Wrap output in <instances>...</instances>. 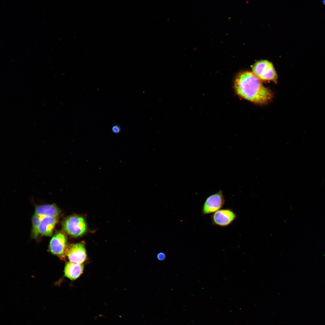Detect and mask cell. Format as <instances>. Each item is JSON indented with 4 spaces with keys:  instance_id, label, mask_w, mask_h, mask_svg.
I'll return each mask as SVG.
<instances>
[{
    "instance_id": "8fae6325",
    "label": "cell",
    "mask_w": 325,
    "mask_h": 325,
    "mask_svg": "<svg viewBox=\"0 0 325 325\" xmlns=\"http://www.w3.org/2000/svg\"><path fill=\"white\" fill-rule=\"evenodd\" d=\"M42 217L34 213L32 218L31 235L33 238H36L39 235V226Z\"/></svg>"
},
{
    "instance_id": "ba28073f",
    "label": "cell",
    "mask_w": 325,
    "mask_h": 325,
    "mask_svg": "<svg viewBox=\"0 0 325 325\" xmlns=\"http://www.w3.org/2000/svg\"><path fill=\"white\" fill-rule=\"evenodd\" d=\"M58 220V217H42L39 227V234L51 236Z\"/></svg>"
},
{
    "instance_id": "3957f363",
    "label": "cell",
    "mask_w": 325,
    "mask_h": 325,
    "mask_svg": "<svg viewBox=\"0 0 325 325\" xmlns=\"http://www.w3.org/2000/svg\"><path fill=\"white\" fill-rule=\"evenodd\" d=\"M62 224L63 228L65 231L74 237L83 235L87 229L84 218L78 215H73L67 217L63 221Z\"/></svg>"
},
{
    "instance_id": "5bb4252c",
    "label": "cell",
    "mask_w": 325,
    "mask_h": 325,
    "mask_svg": "<svg viewBox=\"0 0 325 325\" xmlns=\"http://www.w3.org/2000/svg\"><path fill=\"white\" fill-rule=\"evenodd\" d=\"M322 3L323 5H325V0L322 1Z\"/></svg>"
},
{
    "instance_id": "8992f818",
    "label": "cell",
    "mask_w": 325,
    "mask_h": 325,
    "mask_svg": "<svg viewBox=\"0 0 325 325\" xmlns=\"http://www.w3.org/2000/svg\"><path fill=\"white\" fill-rule=\"evenodd\" d=\"M65 254L70 262L82 264L86 259V250L82 243L70 245L67 248Z\"/></svg>"
},
{
    "instance_id": "277c9868",
    "label": "cell",
    "mask_w": 325,
    "mask_h": 325,
    "mask_svg": "<svg viewBox=\"0 0 325 325\" xmlns=\"http://www.w3.org/2000/svg\"><path fill=\"white\" fill-rule=\"evenodd\" d=\"M225 201L221 190L209 196L206 199L203 205V214L205 215L213 213L221 209L224 205Z\"/></svg>"
},
{
    "instance_id": "9c48e42d",
    "label": "cell",
    "mask_w": 325,
    "mask_h": 325,
    "mask_svg": "<svg viewBox=\"0 0 325 325\" xmlns=\"http://www.w3.org/2000/svg\"><path fill=\"white\" fill-rule=\"evenodd\" d=\"M60 211L57 206L54 204H45L36 206L35 214L42 217H58Z\"/></svg>"
},
{
    "instance_id": "5b68a950",
    "label": "cell",
    "mask_w": 325,
    "mask_h": 325,
    "mask_svg": "<svg viewBox=\"0 0 325 325\" xmlns=\"http://www.w3.org/2000/svg\"><path fill=\"white\" fill-rule=\"evenodd\" d=\"M235 213L231 209H220L214 213L211 219L214 225L221 227H226L231 224L236 219Z\"/></svg>"
},
{
    "instance_id": "7c38bea8",
    "label": "cell",
    "mask_w": 325,
    "mask_h": 325,
    "mask_svg": "<svg viewBox=\"0 0 325 325\" xmlns=\"http://www.w3.org/2000/svg\"><path fill=\"white\" fill-rule=\"evenodd\" d=\"M112 132L116 134H118L120 132L121 128L118 125L113 126L112 129Z\"/></svg>"
},
{
    "instance_id": "30bf717a",
    "label": "cell",
    "mask_w": 325,
    "mask_h": 325,
    "mask_svg": "<svg viewBox=\"0 0 325 325\" xmlns=\"http://www.w3.org/2000/svg\"><path fill=\"white\" fill-rule=\"evenodd\" d=\"M83 268V265L82 264L68 262L64 268L65 276L71 280H75L81 274Z\"/></svg>"
},
{
    "instance_id": "6da1fadb",
    "label": "cell",
    "mask_w": 325,
    "mask_h": 325,
    "mask_svg": "<svg viewBox=\"0 0 325 325\" xmlns=\"http://www.w3.org/2000/svg\"><path fill=\"white\" fill-rule=\"evenodd\" d=\"M234 84L237 95L254 104L265 105L273 99V94L271 90L265 87L252 72L245 71L239 73Z\"/></svg>"
},
{
    "instance_id": "52a82bcc",
    "label": "cell",
    "mask_w": 325,
    "mask_h": 325,
    "mask_svg": "<svg viewBox=\"0 0 325 325\" xmlns=\"http://www.w3.org/2000/svg\"><path fill=\"white\" fill-rule=\"evenodd\" d=\"M67 239L62 232H59L55 234L50 240L49 248L53 254L62 256L65 253L67 249Z\"/></svg>"
},
{
    "instance_id": "4fadbf2b",
    "label": "cell",
    "mask_w": 325,
    "mask_h": 325,
    "mask_svg": "<svg viewBox=\"0 0 325 325\" xmlns=\"http://www.w3.org/2000/svg\"><path fill=\"white\" fill-rule=\"evenodd\" d=\"M157 258L159 260L162 261L166 258V255L163 252H159L157 255Z\"/></svg>"
},
{
    "instance_id": "7a4b0ae2",
    "label": "cell",
    "mask_w": 325,
    "mask_h": 325,
    "mask_svg": "<svg viewBox=\"0 0 325 325\" xmlns=\"http://www.w3.org/2000/svg\"><path fill=\"white\" fill-rule=\"evenodd\" d=\"M252 72L262 81H272L276 84L278 76L272 63L266 60L255 62L252 67Z\"/></svg>"
}]
</instances>
